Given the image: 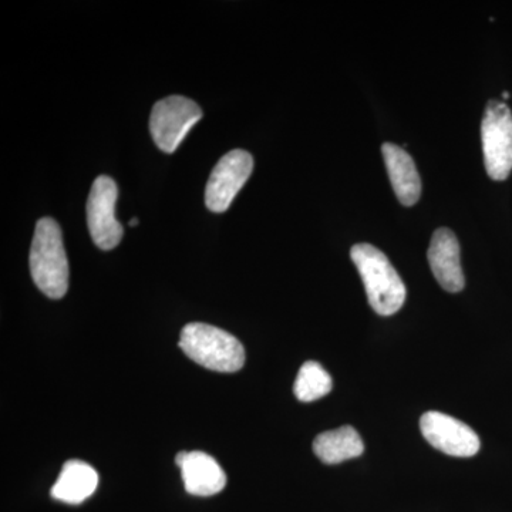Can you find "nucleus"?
Wrapping results in <instances>:
<instances>
[{"instance_id":"0eeeda50","label":"nucleus","mask_w":512,"mask_h":512,"mask_svg":"<svg viewBox=\"0 0 512 512\" xmlns=\"http://www.w3.org/2000/svg\"><path fill=\"white\" fill-rule=\"evenodd\" d=\"M254 158L248 151H229L218 161L205 188V204L212 212H225L251 177Z\"/></svg>"},{"instance_id":"423d86ee","label":"nucleus","mask_w":512,"mask_h":512,"mask_svg":"<svg viewBox=\"0 0 512 512\" xmlns=\"http://www.w3.org/2000/svg\"><path fill=\"white\" fill-rule=\"evenodd\" d=\"M117 197L119 188L113 178L100 175L94 180L87 201V224L94 244L103 251L116 248L123 238V227L114 215Z\"/></svg>"},{"instance_id":"f8f14e48","label":"nucleus","mask_w":512,"mask_h":512,"mask_svg":"<svg viewBox=\"0 0 512 512\" xmlns=\"http://www.w3.org/2000/svg\"><path fill=\"white\" fill-rule=\"evenodd\" d=\"M99 485V474L90 464L70 460L64 464L52 488V497L66 504H82Z\"/></svg>"},{"instance_id":"6e6552de","label":"nucleus","mask_w":512,"mask_h":512,"mask_svg":"<svg viewBox=\"0 0 512 512\" xmlns=\"http://www.w3.org/2000/svg\"><path fill=\"white\" fill-rule=\"evenodd\" d=\"M420 430L427 443L453 457H473L481 443L476 431L448 414L427 412L421 416Z\"/></svg>"},{"instance_id":"1a4fd4ad","label":"nucleus","mask_w":512,"mask_h":512,"mask_svg":"<svg viewBox=\"0 0 512 512\" xmlns=\"http://www.w3.org/2000/svg\"><path fill=\"white\" fill-rule=\"evenodd\" d=\"M427 258L434 278L444 291H463L466 279L461 268L460 244L453 231L440 228L434 232Z\"/></svg>"},{"instance_id":"dca6fc26","label":"nucleus","mask_w":512,"mask_h":512,"mask_svg":"<svg viewBox=\"0 0 512 512\" xmlns=\"http://www.w3.org/2000/svg\"><path fill=\"white\" fill-rule=\"evenodd\" d=\"M503 97L505 100L510 99V93L504 92Z\"/></svg>"},{"instance_id":"f257e3e1","label":"nucleus","mask_w":512,"mask_h":512,"mask_svg":"<svg viewBox=\"0 0 512 512\" xmlns=\"http://www.w3.org/2000/svg\"><path fill=\"white\" fill-rule=\"evenodd\" d=\"M350 258L362 278L373 311L382 316L399 312L406 301V285L389 258L370 244L355 245Z\"/></svg>"},{"instance_id":"2eb2a0df","label":"nucleus","mask_w":512,"mask_h":512,"mask_svg":"<svg viewBox=\"0 0 512 512\" xmlns=\"http://www.w3.org/2000/svg\"><path fill=\"white\" fill-rule=\"evenodd\" d=\"M138 225V218H133V220L130 221V227H137Z\"/></svg>"},{"instance_id":"f03ea898","label":"nucleus","mask_w":512,"mask_h":512,"mask_svg":"<svg viewBox=\"0 0 512 512\" xmlns=\"http://www.w3.org/2000/svg\"><path fill=\"white\" fill-rule=\"evenodd\" d=\"M30 272L37 288L52 299H60L69 289V262L64 251L62 229L52 218L37 221Z\"/></svg>"},{"instance_id":"ddd939ff","label":"nucleus","mask_w":512,"mask_h":512,"mask_svg":"<svg viewBox=\"0 0 512 512\" xmlns=\"http://www.w3.org/2000/svg\"><path fill=\"white\" fill-rule=\"evenodd\" d=\"M313 451L322 463L339 464L362 456L365 446L352 426H343L319 434L313 441Z\"/></svg>"},{"instance_id":"7ed1b4c3","label":"nucleus","mask_w":512,"mask_h":512,"mask_svg":"<svg viewBox=\"0 0 512 512\" xmlns=\"http://www.w3.org/2000/svg\"><path fill=\"white\" fill-rule=\"evenodd\" d=\"M180 348L205 369L235 373L245 365V349L234 335L207 323H188L181 330Z\"/></svg>"},{"instance_id":"9b49d317","label":"nucleus","mask_w":512,"mask_h":512,"mask_svg":"<svg viewBox=\"0 0 512 512\" xmlns=\"http://www.w3.org/2000/svg\"><path fill=\"white\" fill-rule=\"evenodd\" d=\"M382 153L394 194L404 207H412L420 200L421 194L420 175L413 158L402 147L392 143H384Z\"/></svg>"},{"instance_id":"9d476101","label":"nucleus","mask_w":512,"mask_h":512,"mask_svg":"<svg viewBox=\"0 0 512 512\" xmlns=\"http://www.w3.org/2000/svg\"><path fill=\"white\" fill-rule=\"evenodd\" d=\"M175 463L181 468L185 490L191 495L211 497L221 493L227 484V476L217 460L202 451L178 453Z\"/></svg>"},{"instance_id":"4468645a","label":"nucleus","mask_w":512,"mask_h":512,"mask_svg":"<svg viewBox=\"0 0 512 512\" xmlns=\"http://www.w3.org/2000/svg\"><path fill=\"white\" fill-rule=\"evenodd\" d=\"M332 386L329 373L318 362L309 360L299 369L293 392L299 402L311 403L329 394Z\"/></svg>"},{"instance_id":"20e7f679","label":"nucleus","mask_w":512,"mask_h":512,"mask_svg":"<svg viewBox=\"0 0 512 512\" xmlns=\"http://www.w3.org/2000/svg\"><path fill=\"white\" fill-rule=\"evenodd\" d=\"M481 140L487 174L494 181L507 180L512 171V113L503 101H488Z\"/></svg>"},{"instance_id":"39448f33","label":"nucleus","mask_w":512,"mask_h":512,"mask_svg":"<svg viewBox=\"0 0 512 512\" xmlns=\"http://www.w3.org/2000/svg\"><path fill=\"white\" fill-rule=\"evenodd\" d=\"M201 117V107L187 97L170 96L157 101L150 117L154 143L164 153H174Z\"/></svg>"}]
</instances>
